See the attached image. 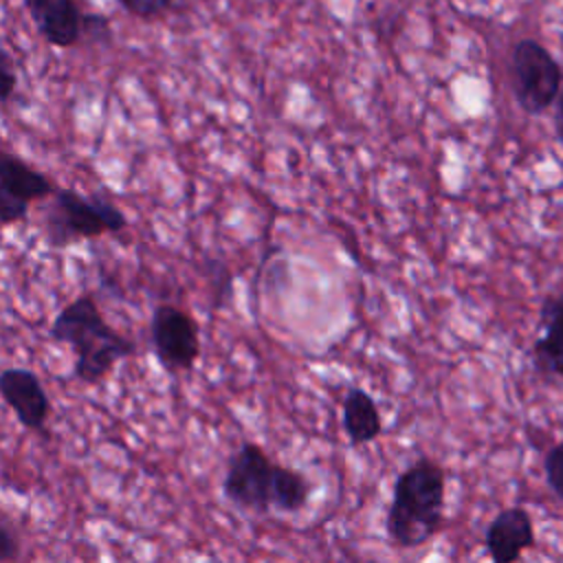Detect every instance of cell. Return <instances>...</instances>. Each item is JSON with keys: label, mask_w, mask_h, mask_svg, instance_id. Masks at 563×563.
<instances>
[{"label": "cell", "mask_w": 563, "mask_h": 563, "mask_svg": "<svg viewBox=\"0 0 563 563\" xmlns=\"http://www.w3.org/2000/svg\"><path fill=\"white\" fill-rule=\"evenodd\" d=\"M48 334L73 350V376L84 385L101 383L119 361L136 352L134 341L103 319L92 295H79L66 303L53 319Z\"/></svg>", "instance_id": "obj_1"}, {"label": "cell", "mask_w": 563, "mask_h": 563, "mask_svg": "<svg viewBox=\"0 0 563 563\" xmlns=\"http://www.w3.org/2000/svg\"><path fill=\"white\" fill-rule=\"evenodd\" d=\"M444 468L427 455L398 473L385 528L400 548H418L442 530L444 523Z\"/></svg>", "instance_id": "obj_2"}, {"label": "cell", "mask_w": 563, "mask_h": 563, "mask_svg": "<svg viewBox=\"0 0 563 563\" xmlns=\"http://www.w3.org/2000/svg\"><path fill=\"white\" fill-rule=\"evenodd\" d=\"M44 229L46 242L53 249H64L84 238L117 233L128 227L123 211L106 196H81L75 189H62L51 196Z\"/></svg>", "instance_id": "obj_3"}, {"label": "cell", "mask_w": 563, "mask_h": 563, "mask_svg": "<svg viewBox=\"0 0 563 563\" xmlns=\"http://www.w3.org/2000/svg\"><path fill=\"white\" fill-rule=\"evenodd\" d=\"M510 84L521 110L541 114L559 99L563 68L541 42L526 37L510 51Z\"/></svg>", "instance_id": "obj_4"}, {"label": "cell", "mask_w": 563, "mask_h": 563, "mask_svg": "<svg viewBox=\"0 0 563 563\" xmlns=\"http://www.w3.org/2000/svg\"><path fill=\"white\" fill-rule=\"evenodd\" d=\"M275 462L255 442H242L240 449L229 457L227 473L222 479L224 497L238 508L253 512H268L271 484Z\"/></svg>", "instance_id": "obj_5"}, {"label": "cell", "mask_w": 563, "mask_h": 563, "mask_svg": "<svg viewBox=\"0 0 563 563\" xmlns=\"http://www.w3.org/2000/svg\"><path fill=\"white\" fill-rule=\"evenodd\" d=\"M150 339L156 358L169 372L191 369L200 356L198 323L185 310L161 303L152 312Z\"/></svg>", "instance_id": "obj_6"}, {"label": "cell", "mask_w": 563, "mask_h": 563, "mask_svg": "<svg viewBox=\"0 0 563 563\" xmlns=\"http://www.w3.org/2000/svg\"><path fill=\"white\" fill-rule=\"evenodd\" d=\"M57 191V185L22 158L0 154V220L4 227L26 218L31 202L44 200Z\"/></svg>", "instance_id": "obj_7"}, {"label": "cell", "mask_w": 563, "mask_h": 563, "mask_svg": "<svg viewBox=\"0 0 563 563\" xmlns=\"http://www.w3.org/2000/svg\"><path fill=\"white\" fill-rule=\"evenodd\" d=\"M0 394L24 429L35 433L44 431L51 413V400L35 372L7 367L0 374Z\"/></svg>", "instance_id": "obj_8"}, {"label": "cell", "mask_w": 563, "mask_h": 563, "mask_svg": "<svg viewBox=\"0 0 563 563\" xmlns=\"http://www.w3.org/2000/svg\"><path fill=\"white\" fill-rule=\"evenodd\" d=\"M534 523L523 506L501 508L484 532L486 554L493 563H517L534 548Z\"/></svg>", "instance_id": "obj_9"}, {"label": "cell", "mask_w": 563, "mask_h": 563, "mask_svg": "<svg viewBox=\"0 0 563 563\" xmlns=\"http://www.w3.org/2000/svg\"><path fill=\"white\" fill-rule=\"evenodd\" d=\"M24 9L37 33L57 48H70L84 37V20L77 0H24Z\"/></svg>", "instance_id": "obj_10"}, {"label": "cell", "mask_w": 563, "mask_h": 563, "mask_svg": "<svg viewBox=\"0 0 563 563\" xmlns=\"http://www.w3.org/2000/svg\"><path fill=\"white\" fill-rule=\"evenodd\" d=\"M530 352L534 369L541 376L563 380V286L543 299L539 312V336Z\"/></svg>", "instance_id": "obj_11"}, {"label": "cell", "mask_w": 563, "mask_h": 563, "mask_svg": "<svg viewBox=\"0 0 563 563\" xmlns=\"http://www.w3.org/2000/svg\"><path fill=\"white\" fill-rule=\"evenodd\" d=\"M343 431L352 446L369 444L383 433L376 400L361 387H352L343 398Z\"/></svg>", "instance_id": "obj_12"}, {"label": "cell", "mask_w": 563, "mask_h": 563, "mask_svg": "<svg viewBox=\"0 0 563 563\" xmlns=\"http://www.w3.org/2000/svg\"><path fill=\"white\" fill-rule=\"evenodd\" d=\"M310 499V482L303 473L275 464L271 484V504L282 512H299Z\"/></svg>", "instance_id": "obj_13"}, {"label": "cell", "mask_w": 563, "mask_h": 563, "mask_svg": "<svg viewBox=\"0 0 563 563\" xmlns=\"http://www.w3.org/2000/svg\"><path fill=\"white\" fill-rule=\"evenodd\" d=\"M543 471H545V482L550 490L563 501V440L556 442L543 460Z\"/></svg>", "instance_id": "obj_14"}, {"label": "cell", "mask_w": 563, "mask_h": 563, "mask_svg": "<svg viewBox=\"0 0 563 563\" xmlns=\"http://www.w3.org/2000/svg\"><path fill=\"white\" fill-rule=\"evenodd\" d=\"M130 15L134 18H143V20H152L161 13H165L174 0H117Z\"/></svg>", "instance_id": "obj_15"}, {"label": "cell", "mask_w": 563, "mask_h": 563, "mask_svg": "<svg viewBox=\"0 0 563 563\" xmlns=\"http://www.w3.org/2000/svg\"><path fill=\"white\" fill-rule=\"evenodd\" d=\"M0 79H2V86H0V99L2 103H9L15 95V86H18V75H15V68H13V59L7 51H2L0 55Z\"/></svg>", "instance_id": "obj_16"}, {"label": "cell", "mask_w": 563, "mask_h": 563, "mask_svg": "<svg viewBox=\"0 0 563 563\" xmlns=\"http://www.w3.org/2000/svg\"><path fill=\"white\" fill-rule=\"evenodd\" d=\"M110 20L106 15L99 13H88L84 20V35H88L90 40H99V42H108L110 40Z\"/></svg>", "instance_id": "obj_17"}, {"label": "cell", "mask_w": 563, "mask_h": 563, "mask_svg": "<svg viewBox=\"0 0 563 563\" xmlns=\"http://www.w3.org/2000/svg\"><path fill=\"white\" fill-rule=\"evenodd\" d=\"M15 556H18V537L13 528L7 521H2L0 523V561L11 563Z\"/></svg>", "instance_id": "obj_18"}, {"label": "cell", "mask_w": 563, "mask_h": 563, "mask_svg": "<svg viewBox=\"0 0 563 563\" xmlns=\"http://www.w3.org/2000/svg\"><path fill=\"white\" fill-rule=\"evenodd\" d=\"M556 134L563 143V86H561V92H559V99H556Z\"/></svg>", "instance_id": "obj_19"}, {"label": "cell", "mask_w": 563, "mask_h": 563, "mask_svg": "<svg viewBox=\"0 0 563 563\" xmlns=\"http://www.w3.org/2000/svg\"><path fill=\"white\" fill-rule=\"evenodd\" d=\"M207 563H222V561H218V559H213V561H207Z\"/></svg>", "instance_id": "obj_20"}]
</instances>
